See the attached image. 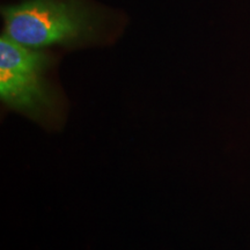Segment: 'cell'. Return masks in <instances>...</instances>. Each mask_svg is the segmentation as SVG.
<instances>
[{"mask_svg":"<svg viewBox=\"0 0 250 250\" xmlns=\"http://www.w3.org/2000/svg\"><path fill=\"white\" fill-rule=\"evenodd\" d=\"M6 36L33 49H83L103 45L126 26L124 12L96 0H18L1 6Z\"/></svg>","mask_w":250,"mask_h":250,"instance_id":"cell-1","label":"cell"},{"mask_svg":"<svg viewBox=\"0 0 250 250\" xmlns=\"http://www.w3.org/2000/svg\"><path fill=\"white\" fill-rule=\"evenodd\" d=\"M54 50L33 49L0 36V99L5 107L43 126L62 123L65 96L52 77Z\"/></svg>","mask_w":250,"mask_h":250,"instance_id":"cell-2","label":"cell"}]
</instances>
